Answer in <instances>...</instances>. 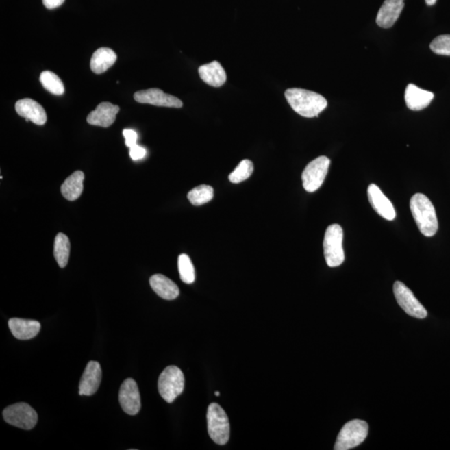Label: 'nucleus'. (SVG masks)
Wrapping results in <instances>:
<instances>
[{
	"label": "nucleus",
	"instance_id": "16",
	"mask_svg": "<svg viewBox=\"0 0 450 450\" xmlns=\"http://www.w3.org/2000/svg\"><path fill=\"white\" fill-rule=\"evenodd\" d=\"M405 7V0H386L377 14L376 23L383 29H390L398 21Z\"/></svg>",
	"mask_w": 450,
	"mask_h": 450
},
{
	"label": "nucleus",
	"instance_id": "9",
	"mask_svg": "<svg viewBox=\"0 0 450 450\" xmlns=\"http://www.w3.org/2000/svg\"><path fill=\"white\" fill-rule=\"evenodd\" d=\"M394 293L399 305L405 310L407 314L419 319L427 317L428 313L425 307L419 303L413 292L405 284L396 282L394 284Z\"/></svg>",
	"mask_w": 450,
	"mask_h": 450
},
{
	"label": "nucleus",
	"instance_id": "4",
	"mask_svg": "<svg viewBox=\"0 0 450 450\" xmlns=\"http://www.w3.org/2000/svg\"><path fill=\"white\" fill-rule=\"evenodd\" d=\"M343 238V229L340 225H332L327 228L324 240V253L329 267L340 266L345 261Z\"/></svg>",
	"mask_w": 450,
	"mask_h": 450
},
{
	"label": "nucleus",
	"instance_id": "19",
	"mask_svg": "<svg viewBox=\"0 0 450 450\" xmlns=\"http://www.w3.org/2000/svg\"><path fill=\"white\" fill-rule=\"evenodd\" d=\"M199 75L203 82L213 87H221L226 82L225 68L218 61L202 65L199 68Z\"/></svg>",
	"mask_w": 450,
	"mask_h": 450
},
{
	"label": "nucleus",
	"instance_id": "21",
	"mask_svg": "<svg viewBox=\"0 0 450 450\" xmlns=\"http://www.w3.org/2000/svg\"><path fill=\"white\" fill-rule=\"evenodd\" d=\"M117 55L110 48H100L91 58L90 68L95 74H103L116 62Z\"/></svg>",
	"mask_w": 450,
	"mask_h": 450
},
{
	"label": "nucleus",
	"instance_id": "20",
	"mask_svg": "<svg viewBox=\"0 0 450 450\" xmlns=\"http://www.w3.org/2000/svg\"><path fill=\"white\" fill-rule=\"evenodd\" d=\"M150 286L160 297L166 299H175L179 295V287L163 275H155L149 279Z\"/></svg>",
	"mask_w": 450,
	"mask_h": 450
},
{
	"label": "nucleus",
	"instance_id": "6",
	"mask_svg": "<svg viewBox=\"0 0 450 450\" xmlns=\"http://www.w3.org/2000/svg\"><path fill=\"white\" fill-rule=\"evenodd\" d=\"M368 432L366 422L360 419L348 422L338 434L334 449L349 450L357 447L367 438Z\"/></svg>",
	"mask_w": 450,
	"mask_h": 450
},
{
	"label": "nucleus",
	"instance_id": "23",
	"mask_svg": "<svg viewBox=\"0 0 450 450\" xmlns=\"http://www.w3.org/2000/svg\"><path fill=\"white\" fill-rule=\"evenodd\" d=\"M69 255H71V242L68 236L63 233L58 234L53 245V255L60 268L66 267Z\"/></svg>",
	"mask_w": 450,
	"mask_h": 450
},
{
	"label": "nucleus",
	"instance_id": "18",
	"mask_svg": "<svg viewBox=\"0 0 450 450\" xmlns=\"http://www.w3.org/2000/svg\"><path fill=\"white\" fill-rule=\"evenodd\" d=\"M9 327L13 336L21 340H28L40 332V323L32 319L14 318L10 319Z\"/></svg>",
	"mask_w": 450,
	"mask_h": 450
},
{
	"label": "nucleus",
	"instance_id": "31",
	"mask_svg": "<svg viewBox=\"0 0 450 450\" xmlns=\"http://www.w3.org/2000/svg\"><path fill=\"white\" fill-rule=\"evenodd\" d=\"M64 1L65 0H43V3L48 10H53L62 5Z\"/></svg>",
	"mask_w": 450,
	"mask_h": 450
},
{
	"label": "nucleus",
	"instance_id": "26",
	"mask_svg": "<svg viewBox=\"0 0 450 450\" xmlns=\"http://www.w3.org/2000/svg\"><path fill=\"white\" fill-rule=\"evenodd\" d=\"M178 268L180 279L187 284H193L195 280V271L193 263L186 253L180 255L178 259Z\"/></svg>",
	"mask_w": 450,
	"mask_h": 450
},
{
	"label": "nucleus",
	"instance_id": "13",
	"mask_svg": "<svg viewBox=\"0 0 450 450\" xmlns=\"http://www.w3.org/2000/svg\"><path fill=\"white\" fill-rule=\"evenodd\" d=\"M15 110L26 121H32L37 125H44L47 121V114L44 108L32 99L18 100L15 103Z\"/></svg>",
	"mask_w": 450,
	"mask_h": 450
},
{
	"label": "nucleus",
	"instance_id": "12",
	"mask_svg": "<svg viewBox=\"0 0 450 450\" xmlns=\"http://www.w3.org/2000/svg\"><path fill=\"white\" fill-rule=\"evenodd\" d=\"M368 197L373 209L380 216L387 221H394L396 213L393 203L383 194L382 190L376 184H372L368 186Z\"/></svg>",
	"mask_w": 450,
	"mask_h": 450
},
{
	"label": "nucleus",
	"instance_id": "7",
	"mask_svg": "<svg viewBox=\"0 0 450 450\" xmlns=\"http://www.w3.org/2000/svg\"><path fill=\"white\" fill-rule=\"evenodd\" d=\"M3 417L8 424L25 430L34 429L38 422L36 411L25 403L8 406L3 411Z\"/></svg>",
	"mask_w": 450,
	"mask_h": 450
},
{
	"label": "nucleus",
	"instance_id": "14",
	"mask_svg": "<svg viewBox=\"0 0 450 450\" xmlns=\"http://www.w3.org/2000/svg\"><path fill=\"white\" fill-rule=\"evenodd\" d=\"M102 379L101 366L96 361H90L87 364L79 382L80 395L90 396L97 392Z\"/></svg>",
	"mask_w": 450,
	"mask_h": 450
},
{
	"label": "nucleus",
	"instance_id": "33",
	"mask_svg": "<svg viewBox=\"0 0 450 450\" xmlns=\"http://www.w3.org/2000/svg\"><path fill=\"white\" fill-rule=\"evenodd\" d=\"M215 395L219 396V395H221V393H219V392H218V391L215 392Z\"/></svg>",
	"mask_w": 450,
	"mask_h": 450
},
{
	"label": "nucleus",
	"instance_id": "27",
	"mask_svg": "<svg viewBox=\"0 0 450 450\" xmlns=\"http://www.w3.org/2000/svg\"><path fill=\"white\" fill-rule=\"evenodd\" d=\"M253 172L252 161L245 160L241 161L236 169L229 176V182L233 184H240L248 179Z\"/></svg>",
	"mask_w": 450,
	"mask_h": 450
},
{
	"label": "nucleus",
	"instance_id": "2",
	"mask_svg": "<svg viewBox=\"0 0 450 450\" xmlns=\"http://www.w3.org/2000/svg\"><path fill=\"white\" fill-rule=\"evenodd\" d=\"M410 210L419 232L426 237H432L438 232V223L436 209L429 199L416 194L410 199Z\"/></svg>",
	"mask_w": 450,
	"mask_h": 450
},
{
	"label": "nucleus",
	"instance_id": "17",
	"mask_svg": "<svg viewBox=\"0 0 450 450\" xmlns=\"http://www.w3.org/2000/svg\"><path fill=\"white\" fill-rule=\"evenodd\" d=\"M434 98L432 92L422 90V88L410 84L405 90L406 105L410 110L419 111L425 109L430 105Z\"/></svg>",
	"mask_w": 450,
	"mask_h": 450
},
{
	"label": "nucleus",
	"instance_id": "29",
	"mask_svg": "<svg viewBox=\"0 0 450 450\" xmlns=\"http://www.w3.org/2000/svg\"><path fill=\"white\" fill-rule=\"evenodd\" d=\"M145 155L146 149L137 144L129 148V156L134 161L144 159Z\"/></svg>",
	"mask_w": 450,
	"mask_h": 450
},
{
	"label": "nucleus",
	"instance_id": "8",
	"mask_svg": "<svg viewBox=\"0 0 450 450\" xmlns=\"http://www.w3.org/2000/svg\"><path fill=\"white\" fill-rule=\"evenodd\" d=\"M330 165V160L321 156L311 161L302 174L303 187L309 193H313L324 183Z\"/></svg>",
	"mask_w": 450,
	"mask_h": 450
},
{
	"label": "nucleus",
	"instance_id": "10",
	"mask_svg": "<svg viewBox=\"0 0 450 450\" xmlns=\"http://www.w3.org/2000/svg\"><path fill=\"white\" fill-rule=\"evenodd\" d=\"M134 99L138 103L160 107L179 109L183 106L182 100L175 96L164 93L160 88H149V90L138 91L134 95Z\"/></svg>",
	"mask_w": 450,
	"mask_h": 450
},
{
	"label": "nucleus",
	"instance_id": "3",
	"mask_svg": "<svg viewBox=\"0 0 450 450\" xmlns=\"http://www.w3.org/2000/svg\"><path fill=\"white\" fill-rule=\"evenodd\" d=\"M208 432L215 444L225 445L230 436L229 418L225 411L216 403H213L207 411Z\"/></svg>",
	"mask_w": 450,
	"mask_h": 450
},
{
	"label": "nucleus",
	"instance_id": "28",
	"mask_svg": "<svg viewBox=\"0 0 450 450\" xmlns=\"http://www.w3.org/2000/svg\"><path fill=\"white\" fill-rule=\"evenodd\" d=\"M429 47L436 55L450 56V34L436 37Z\"/></svg>",
	"mask_w": 450,
	"mask_h": 450
},
{
	"label": "nucleus",
	"instance_id": "5",
	"mask_svg": "<svg viewBox=\"0 0 450 450\" xmlns=\"http://www.w3.org/2000/svg\"><path fill=\"white\" fill-rule=\"evenodd\" d=\"M158 388L165 401L174 402L184 390V375L182 369L173 365L165 368L160 376Z\"/></svg>",
	"mask_w": 450,
	"mask_h": 450
},
{
	"label": "nucleus",
	"instance_id": "22",
	"mask_svg": "<svg viewBox=\"0 0 450 450\" xmlns=\"http://www.w3.org/2000/svg\"><path fill=\"white\" fill-rule=\"evenodd\" d=\"M84 172L78 171L73 173L61 186V194L68 201L78 199L84 190Z\"/></svg>",
	"mask_w": 450,
	"mask_h": 450
},
{
	"label": "nucleus",
	"instance_id": "1",
	"mask_svg": "<svg viewBox=\"0 0 450 450\" xmlns=\"http://www.w3.org/2000/svg\"><path fill=\"white\" fill-rule=\"evenodd\" d=\"M284 95L292 109L305 118L317 117L328 105L321 95L303 88H288Z\"/></svg>",
	"mask_w": 450,
	"mask_h": 450
},
{
	"label": "nucleus",
	"instance_id": "32",
	"mask_svg": "<svg viewBox=\"0 0 450 450\" xmlns=\"http://www.w3.org/2000/svg\"><path fill=\"white\" fill-rule=\"evenodd\" d=\"M437 0H425L427 5L432 6L436 5Z\"/></svg>",
	"mask_w": 450,
	"mask_h": 450
},
{
	"label": "nucleus",
	"instance_id": "24",
	"mask_svg": "<svg viewBox=\"0 0 450 450\" xmlns=\"http://www.w3.org/2000/svg\"><path fill=\"white\" fill-rule=\"evenodd\" d=\"M188 199L192 205L200 206L209 203L214 197V188L207 184L195 187L188 192Z\"/></svg>",
	"mask_w": 450,
	"mask_h": 450
},
{
	"label": "nucleus",
	"instance_id": "30",
	"mask_svg": "<svg viewBox=\"0 0 450 450\" xmlns=\"http://www.w3.org/2000/svg\"><path fill=\"white\" fill-rule=\"evenodd\" d=\"M123 136L125 138V145L127 147H132L137 144L138 134L133 129H125L123 130Z\"/></svg>",
	"mask_w": 450,
	"mask_h": 450
},
{
	"label": "nucleus",
	"instance_id": "25",
	"mask_svg": "<svg viewBox=\"0 0 450 450\" xmlns=\"http://www.w3.org/2000/svg\"><path fill=\"white\" fill-rule=\"evenodd\" d=\"M40 82L42 86L48 90L49 93L55 95H62L64 94V86L60 77L51 71H44L41 73Z\"/></svg>",
	"mask_w": 450,
	"mask_h": 450
},
{
	"label": "nucleus",
	"instance_id": "11",
	"mask_svg": "<svg viewBox=\"0 0 450 450\" xmlns=\"http://www.w3.org/2000/svg\"><path fill=\"white\" fill-rule=\"evenodd\" d=\"M122 410L127 414L136 415L141 409V399L137 383L133 379H127L121 384L118 395Z\"/></svg>",
	"mask_w": 450,
	"mask_h": 450
},
{
	"label": "nucleus",
	"instance_id": "15",
	"mask_svg": "<svg viewBox=\"0 0 450 450\" xmlns=\"http://www.w3.org/2000/svg\"><path fill=\"white\" fill-rule=\"evenodd\" d=\"M119 110L121 109L118 105H114L110 102L100 103L96 109L88 115L87 122L91 125L108 128L114 124Z\"/></svg>",
	"mask_w": 450,
	"mask_h": 450
}]
</instances>
